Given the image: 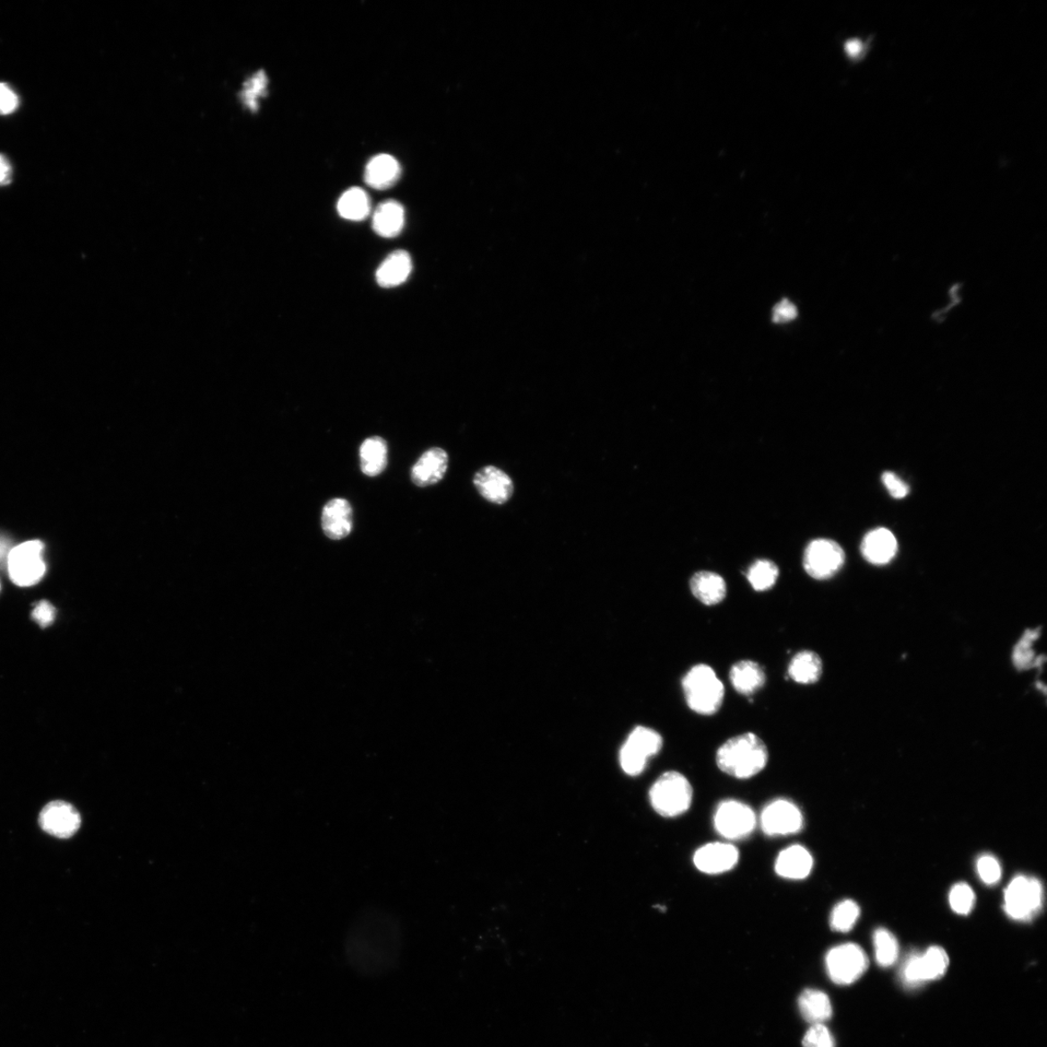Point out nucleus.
Returning a JSON list of instances; mask_svg holds the SVG:
<instances>
[{
	"instance_id": "1",
	"label": "nucleus",
	"mask_w": 1047,
	"mask_h": 1047,
	"mask_svg": "<svg viewBox=\"0 0 1047 1047\" xmlns=\"http://www.w3.org/2000/svg\"><path fill=\"white\" fill-rule=\"evenodd\" d=\"M768 749L757 734L746 733L725 741L717 751V767L739 780L755 777L767 768Z\"/></svg>"
},
{
	"instance_id": "2",
	"label": "nucleus",
	"mask_w": 1047,
	"mask_h": 1047,
	"mask_svg": "<svg viewBox=\"0 0 1047 1047\" xmlns=\"http://www.w3.org/2000/svg\"><path fill=\"white\" fill-rule=\"evenodd\" d=\"M688 708L699 715L711 716L722 708L725 686L708 665L692 666L682 680Z\"/></svg>"
},
{
	"instance_id": "3",
	"label": "nucleus",
	"mask_w": 1047,
	"mask_h": 1047,
	"mask_svg": "<svg viewBox=\"0 0 1047 1047\" xmlns=\"http://www.w3.org/2000/svg\"><path fill=\"white\" fill-rule=\"evenodd\" d=\"M649 797L657 814L675 818L685 814L691 808L693 790L686 776L677 771H667L654 783Z\"/></svg>"
},
{
	"instance_id": "4",
	"label": "nucleus",
	"mask_w": 1047,
	"mask_h": 1047,
	"mask_svg": "<svg viewBox=\"0 0 1047 1047\" xmlns=\"http://www.w3.org/2000/svg\"><path fill=\"white\" fill-rule=\"evenodd\" d=\"M1043 888L1036 878L1017 876L1005 890L1004 909L1011 919L1028 922L1043 908Z\"/></svg>"
},
{
	"instance_id": "5",
	"label": "nucleus",
	"mask_w": 1047,
	"mask_h": 1047,
	"mask_svg": "<svg viewBox=\"0 0 1047 1047\" xmlns=\"http://www.w3.org/2000/svg\"><path fill=\"white\" fill-rule=\"evenodd\" d=\"M664 740L655 729L638 726L633 729L620 752L621 768L630 776H638L646 768L649 759L661 751Z\"/></svg>"
},
{
	"instance_id": "6",
	"label": "nucleus",
	"mask_w": 1047,
	"mask_h": 1047,
	"mask_svg": "<svg viewBox=\"0 0 1047 1047\" xmlns=\"http://www.w3.org/2000/svg\"><path fill=\"white\" fill-rule=\"evenodd\" d=\"M43 552L44 545L39 540L27 541L12 548L7 557L11 580L20 587L39 583L46 572Z\"/></svg>"
},
{
	"instance_id": "7",
	"label": "nucleus",
	"mask_w": 1047,
	"mask_h": 1047,
	"mask_svg": "<svg viewBox=\"0 0 1047 1047\" xmlns=\"http://www.w3.org/2000/svg\"><path fill=\"white\" fill-rule=\"evenodd\" d=\"M826 966L833 983L849 985L862 978L866 972L868 958L860 946L844 944L828 951Z\"/></svg>"
},
{
	"instance_id": "8",
	"label": "nucleus",
	"mask_w": 1047,
	"mask_h": 1047,
	"mask_svg": "<svg viewBox=\"0 0 1047 1047\" xmlns=\"http://www.w3.org/2000/svg\"><path fill=\"white\" fill-rule=\"evenodd\" d=\"M845 553L835 541L820 538L807 546L803 567L807 574L816 580H828L837 575L845 563Z\"/></svg>"
},
{
	"instance_id": "9",
	"label": "nucleus",
	"mask_w": 1047,
	"mask_h": 1047,
	"mask_svg": "<svg viewBox=\"0 0 1047 1047\" xmlns=\"http://www.w3.org/2000/svg\"><path fill=\"white\" fill-rule=\"evenodd\" d=\"M714 825L721 837L729 840L743 839L755 830L757 818L755 811L748 805L727 800L717 806Z\"/></svg>"
},
{
	"instance_id": "10",
	"label": "nucleus",
	"mask_w": 1047,
	"mask_h": 1047,
	"mask_svg": "<svg viewBox=\"0 0 1047 1047\" xmlns=\"http://www.w3.org/2000/svg\"><path fill=\"white\" fill-rule=\"evenodd\" d=\"M761 828L768 837H786L802 829L804 819L802 811L785 799L775 800L763 809Z\"/></svg>"
},
{
	"instance_id": "11",
	"label": "nucleus",
	"mask_w": 1047,
	"mask_h": 1047,
	"mask_svg": "<svg viewBox=\"0 0 1047 1047\" xmlns=\"http://www.w3.org/2000/svg\"><path fill=\"white\" fill-rule=\"evenodd\" d=\"M41 829L58 839L74 837L82 825L78 810L64 800H55L46 804L39 819Z\"/></svg>"
},
{
	"instance_id": "12",
	"label": "nucleus",
	"mask_w": 1047,
	"mask_h": 1047,
	"mask_svg": "<svg viewBox=\"0 0 1047 1047\" xmlns=\"http://www.w3.org/2000/svg\"><path fill=\"white\" fill-rule=\"evenodd\" d=\"M739 861L734 845L715 842L704 845L693 855V863L704 874L717 875L731 871Z\"/></svg>"
},
{
	"instance_id": "13",
	"label": "nucleus",
	"mask_w": 1047,
	"mask_h": 1047,
	"mask_svg": "<svg viewBox=\"0 0 1047 1047\" xmlns=\"http://www.w3.org/2000/svg\"><path fill=\"white\" fill-rule=\"evenodd\" d=\"M474 485L482 497L495 504L509 502L514 492L511 476L495 466H486L478 470Z\"/></svg>"
},
{
	"instance_id": "14",
	"label": "nucleus",
	"mask_w": 1047,
	"mask_h": 1047,
	"mask_svg": "<svg viewBox=\"0 0 1047 1047\" xmlns=\"http://www.w3.org/2000/svg\"><path fill=\"white\" fill-rule=\"evenodd\" d=\"M447 468L449 455L440 447H433L423 453L411 468V481L421 488L437 485L444 477Z\"/></svg>"
},
{
	"instance_id": "15",
	"label": "nucleus",
	"mask_w": 1047,
	"mask_h": 1047,
	"mask_svg": "<svg viewBox=\"0 0 1047 1047\" xmlns=\"http://www.w3.org/2000/svg\"><path fill=\"white\" fill-rule=\"evenodd\" d=\"M322 526L325 536L340 540L352 531L353 511L350 503L342 498L329 501L323 508Z\"/></svg>"
},
{
	"instance_id": "16",
	"label": "nucleus",
	"mask_w": 1047,
	"mask_h": 1047,
	"mask_svg": "<svg viewBox=\"0 0 1047 1047\" xmlns=\"http://www.w3.org/2000/svg\"><path fill=\"white\" fill-rule=\"evenodd\" d=\"M898 549L896 536L885 528L873 529L862 540V553L870 563L882 566L896 557Z\"/></svg>"
},
{
	"instance_id": "17",
	"label": "nucleus",
	"mask_w": 1047,
	"mask_h": 1047,
	"mask_svg": "<svg viewBox=\"0 0 1047 1047\" xmlns=\"http://www.w3.org/2000/svg\"><path fill=\"white\" fill-rule=\"evenodd\" d=\"M813 856L802 845H792L780 853L776 861L775 871L788 880H803L813 869Z\"/></svg>"
},
{
	"instance_id": "18",
	"label": "nucleus",
	"mask_w": 1047,
	"mask_h": 1047,
	"mask_svg": "<svg viewBox=\"0 0 1047 1047\" xmlns=\"http://www.w3.org/2000/svg\"><path fill=\"white\" fill-rule=\"evenodd\" d=\"M270 79L265 70H255L245 77L237 93L241 108L246 113L256 114L269 94Z\"/></svg>"
},
{
	"instance_id": "19",
	"label": "nucleus",
	"mask_w": 1047,
	"mask_h": 1047,
	"mask_svg": "<svg viewBox=\"0 0 1047 1047\" xmlns=\"http://www.w3.org/2000/svg\"><path fill=\"white\" fill-rule=\"evenodd\" d=\"M413 270V261L408 253L403 250L396 251L388 255L376 270L375 279L378 284L385 288L396 287L404 284Z\"/></svg>"
},
{
	"instance_id": "20",
	"label": "nucleus",
	"mask_w": 1047,
	"mask_h": 1047,
	"mask_svg": "<svg viewBox=\"0 0 1047 1047\" xmlns=\"http://www.w3.org/2000/svg\"><path fill=\"white\" fill-rule=\"evenodd\" d=\"M729 680L740 695L751 696L766 685L767 674L757 662L743 660L732 666Z\"/></svg>"
},
{
	"instance_id": "21",
	"label": "nucleus",
	"mask_w": 1047,
	"mask_h": 1047,
	"mask_svg": "<svg viewBox=\"0 0 1047 1047\" xmlns=\"http://www.w3.org/2000/svg\"><path fill=\"white\" fill-rule=\"evenodd\" d=\"M405 226V209L394 200H387L375 209L373 229L379 236L392 239L401 234Z\"/></svg>"
},
{
	"instance_id": "22",
	"label": "nucleus",
	"mask_w": 1047,
	"mask_h": 1047,
	"mask_svg": "<svg viewBox=\"0 0 1047 1047\" xmlns=\"http://www.w3.org/2000/svg\"><path fill=\"white\" fill-rule=\"evenodd\" d=\"M402 169L397 159L390 155H379L373 158L365 171V182L374 190L383 191L393 186Z\"/></svg>"
},
{
	"instance_id": "23",
	"label": "nucleus",
	"mask_w": 1047,
	"mask_h": 1047,
	"mask_svg": "<svg viewBox=\"0 0 1047 1047\" xmlns=\"http://www.w3.org/2000/svg\"><path fill=\"white\" fill-rule=\"evenodd\" d=\"M690 586L692 595L705 605H719L726 596V583L721 575L715 572H697L692 576Z\"/></svg>"
},
{
	"instance_id": "24",
	"label": "nucleus",
	"mask_w": 1047,
	"mask_h": 1047,
	"mask_svg": "<svg viewBox=\"0 0 1047 1047\" xmlns=\"http://www.w3.org/2000/svg\"><path fill=\"white\" fill-rule=\"evenodd\" d=\"M823 673L820 657L813 651L798 652L788 665L787 675L797 684H815Z\"/></svg>"
},
{
	"instance_id": "25",
	"label": "nucleus",
	"mask_w": 1047,
	"mask_h": 1047,
	"mask_svg": "<svg viewBox=\"0 0 1047 1047\" xmlns=\"http://www.w3.org/2000/svg\"><path fill=\"white\" fill-rule=\"evenodd\" d=\"M360 467L365 476L374 477L382 475L388 464L387 442L375 436L365 440L360 446Z\"/></svg>"
},
{
	"instance_id": "26",
	"label": "nucleus",
	"mask_w": 1047,
	"mask_h": 1047,
	"mask_svg": "<svg viewBox=\"0 0 1047 1047\" xmlns=\"http://www.w3.org/2000/svg\"><path fill=\"white\" fill-rule=\"evenodd\" d=\"M800 1014L811 1026L823 1025L832 1016L829 997L817 990H806L798 1000Z\"/></svg>"
},
{
	"instance_id": "27",
	"label": "nucleus",
	"mask_w": 1047,
	"mask_h": 1047,
	"mask_svg": "<svg viewBox=\"0 0 1047 1047\" xmlns=\"http://www.w3.org/2000/svg\"><path fill=\"white\" fill-rule=\"evenodd\" d=\"M337 209L340 217L361 221L371 214V199L362 188L352 187L340 196Z\"/></svg>"
},
{
	"instance_id": "28",
	"label": "nucleus",
	"mask_w": 1047,
	"mask_h": 1047,
	"mask_svg": "<svg viewBox=\"0 0 1047 1047\" xmlns=\"http://www.w3.org/2000/svg\"><path fill=\"white\" fill-rule=\"evenodd\" d=\"M1040 635V628L1028 630L1023 634L1022 639L1016 646L1013 655V661L1017 669L1027 670L1034 666H1042L1044 662V657H1036L1033 650V645L1038 640Z\"/></svg>"
},
{
	"instance_id": "29",
	"label": "nucleus",
	"mask_w": 1047,
	"mask_h": 1047,
	"mask_svg": "<svg viewBox=\"0 0 1047 1047\" xmlns=\"http://www.w3.org/2000/svg\"><path fill=\"white\" fill-rule=\"evenodd\" d=\"M746 576L752 589L768 591L778 580L779 569L769 560H759L751 564Z\"/></svg>"
},
{
	"instance_id": "30",
	"label": "nucleus",
	"mask_w": 1047,
	"mask_h": 1047,
	"mask_svg": "<svg viewBox=\"0 0 1047 1047\" xmlns=\"http://www.w3.org/2000/svg\"><path fill=\"white\" fill-rule=\"evenodd\" d=\"M876 960L880 967L888 968L896 964L899 957V945L896 936L885 928H880L874 934Z\"/></svg>"
},
{
	"instance_id": "31",
	"label": "nucleus",
	"mask_w": 1047,
	"mask_h": 1047,
	"mask_svg": "<svg viewBox=\"0 0 1047 1047\" xmlns=\"http://www.w3.org/2000/svg\"><path fill=\"white\" fill-rule=\"evenodd\" d=\"M861 916L860 905L854 901L844 900L835 905L831 914L830 926L837 932H849Z\"/></svg>"
},
{
	"instance_id": "32",
	"label": "nucleus",
	"mask_w": 1047,
	"mask_h": 1047,
	"mask_svg": "<svg viewBox=\"0 0 1047 1047\" xmlns=\"http://www.w3.org/2000/svg\"><path fill=\"white\" fill-rule=\"evenodd\" d=\"M948 957L944 948L931 947L924 955H921V963L925 983L935 981L943 976L948 966Z\"/></svg>"
},
{
	"instance_id": "33",
	"label": "nucleus",
	"mask_w": 1047,
	"mask_h": 1047,
	"mask_svg": "<svg viewBox=\"0 0 1047 1047\" xmlns=\"http://www.w3.org/2000/svg\"><path fill=\"white\" fill-rule=\"evenodd\" d=\"M975 902L974 893L970 886L960 882L951 888L949 904L952 910L958 914H968L974 908Z\"/></svg>"
},
{
	"instance_id": "34",
	"label": "nucleus",
	"mask_w": 1047,
	"mask_h": 1047,
	"mask_svg": "<svg viewBox=\"0 0 1047 1047\" xmlns=\"http://www.w3.org/2000/svg\"><path fill=\"white\" fill-rule=\"evenodd\" d=\"M901 979L904 984L909 987H916L925 983L921 955L914 954L905 959L901 971Z\"/></svg>"
},
{
	"instance_id": "35",
	"label": "nucleus",
	"mask_w": 1047,
	"mask_h": 1047,
	"mask_svg": "<svg viewBox=\"0 0 1047 1047\" xmlns=\"http://www.w3.org/2000/svg\"><path fill=\"white\" fill-rule=\"evenodd\" d=\"M976 868H978L980 878L986 885H996L1002 877L1001 865H1000L996 857L993 855L984 854L981 856L978 864H976Z\"/></svg>"
},
{
	"instance_id": "36",
	"label": "nucleus",
	"mask_w": 1047,
	"mask_h": 1047,
	"mask_svg": "<svg viewBox=\"0 0 1047 1047\" xmlns=\"http://www.w3.org/2000/svg\"><path fill=\"white\" fill-rule=\"evenodd\" d=\"M804 1047H835L832 1034L823 1025L811 1026L802 1041Z\"/></svg>"
},
{
	"instance_id": "37",
	"label": "nucleus",
	"mask_w": 1047,
	"mask_h": 1047,
	"mask_svg": "<svg viewBox=\"0 0 1047 1047\" xmlns=\"http://www.w3.org/2000/svg\"><path fill=\"white\" fill-rule=\"evenodd\" d=\"M17 93L7 84L0 83V115L14 113L19 107Z\"/></svg>"
},
{
	"instance_id": "38",
	"label": "nucleus",
	"mask_w": 1047,
	"mask_h": 1047,
	"mask_svg": "<svg viewBox=\"0 0 1047 1047\" xmlns=\"http://www.w3.org/2000/svg\"><path fill=\"white\" fill-rule=\"evenodd\" d=\"M881 480L893 498L903 499L908 495L909 486L896 474L887 472L882 475Z\"/></svg>"
},
{
	"instance_id": "39",
	"label": "nucleus",
	"mask_w": 1047,
	"mask_h": 1047,
	"mask_svg": "<svg viewBox=\"0 0 1047 1047\" xmlns=\"http://www.w3.org/2000/svg\"><path fill=\"white\" fill-rule=\"evenodd\" d=\"M56 609L49 602H40L32 611V618L42 628L49 627L55 621Z\"/></svg>"
},
{
	"instance_id": "40",
	"label": "nucleus",
	"mask_w": 1047,
	"mask_h": 1047,
	"mask_svg": "<svg viewBox=\"0 0 1047 1047\" xmlns=\"http://www.w3.org/2000/svg\"><path fill=\"white\" fill-rule=\"evenodd\" d=\"M797 314L795 305L790 301L783 300L775 305L773 310V322L777 323L788 322L794 320Z\"/></svg>"
},
{
	"instance_id": "41",
	"label": "nucleus",
	"mask_w": 1047,
	"mask_h": 1047,
	"mask_svg": "<svg viewBox=\"0 0 1047 1047\" xmlns=\"http://www.w3.org/2000/svg\"><path fill=\"white\" fill-rule=\"evenodd\" d=\"M12 173H13V170H12L9 160L4 155H0V186L7 185L11 183Z\"/></svg>"
},
{
	"instance_id": "42",
	"label": "nucleus",
	"mask_w": 1047,
	"mask_h": 1047,
	"mask_svg": "<svg viewBox=\"0 0 1047 1047\" xmlns=\"http://www.w3.org/2000/svg\"><path fill=\"white\" fill-rule=\"evenodd\" d=\"M10 551L7 539L0 536V562L8 557Z\"/></svg>"
}]
</instances>
